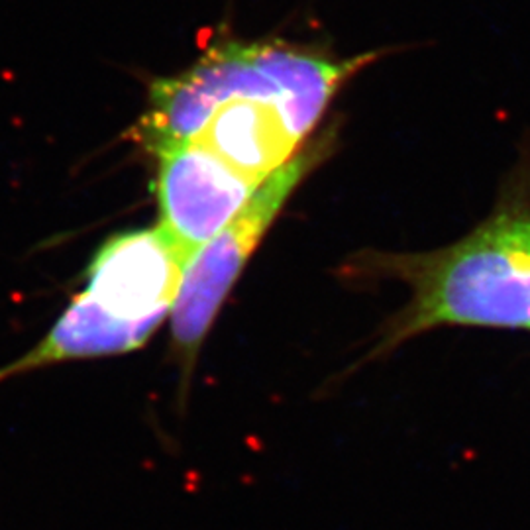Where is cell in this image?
<instances>
[{"instance_id":"obj_1","label":"cell","mask_w":530,"mask_h":530,"mask_svg":"<svg viewBox=\"0 0 530 530\" xmlns=\"http://www.w3.org/2000/svg\"><path fill=\"white\" fill-rule=\"evenodd\" d=\"M367 55L328 59L289 43L226 41L152 85L139 139L192 141L259 187L287 165Z\"/></svg>"},{"instance_id":"obj_2","label":"cell","mask_w":530,"mask_h":530,"mask_svg":"<svg viewBox=\"0 0 530 530\" xmlns=\"http://www.w3.org/2000/svg\"><path fill=\"white\" fill-rule=\"evenodd\" d=\"M367 275L411 287L369 357L440 326L530 328V202H503L462 240L434 252L369 253Z\"/></svg>"},{"instance_id":"obj_3","label":"cell","mask_w":530,"mask_h":530,"mask_svg":"<svg viewBox=\"0 0 530 530\" xmlns=\"http://www.w3.org/2000/svg\"><path fill=\"white\" fill-rule=\"evenodd\" d=\"M187 265L159 226L114 234L88 265L87 287L43 340L0 367V383L41 367L141 348L171 315Z\"/></svg>"},{"instance_id":"obj_4","label":"cell","mask_w":530,"mask_h":530,"mask_svg":"<svg viewBox=\"0 0 530 530\" xmlns=\"http://www.w3.org/2000/svg\"><path fill=\"white\" fill-rule=\"evenodd\" d=\"M322 153V150H304L265 179L240 212L187 265L171 310V353L181 371V406L187 403L190 375L202 342L232 285L281 206Z\"/></svg>"},{"instance_id":"obj_5","label":"cell","mask_w":530,"mask_h":530,"mask_svg":"<svg viewBox=\"0 0 530 530\" xmlns=\"http://www.w3.org/2000/svg\"><path fill=\"white\" fill-rule=\"evenodd\" d=\"M152 150L157 155L159 228L190 263L257 187L192 141H165Z\"/></svg>"}]
</instances>
